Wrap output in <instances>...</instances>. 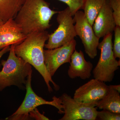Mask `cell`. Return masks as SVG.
<instances>
[{"label": "cell", "instance_id": "8992f818", "mask_svg": "<svg viewBox=\"0 0 120 120\" xmlns=\"http://www.w3.org/2000/svg\"><path fill=\"white\" fill-rule=\"evenodd\" d=\"M56 19L58 26L53 33L49 34L48 41L45 48L53 49L60 47L72 41L77 36L75 31V23L68 7L58 11Z\"/></svg>", "mask_w": 120, "mask_h": 120}, {"label": "cell", "instance_id": "4fadbf2b", "mask_svg": "<svg viewBox=\"0 0 120 120\" xmlns=\"http://www.w3.org/2000/svg\"><path fill=\"white\" fill-rule=\"evenodd\" d=\"M70 64L68 71L69 78L80 77L86 80L90 77L93 64L90 61L86 60L82 50L78 52L75 50L71 56Z\"/></svg>", "mask_w": 120, "mask_h": 120}, {"label": "cell", "instance_id": "5b68a950", "mask_svg": "<svg viewBox=\"0 0 120 120\" xmlns=\"http://www.w3.org/2000/svg\"><path fill=\"white\" fill-rule=\"evenodd\" d=\"M32 71L29 73L27 79L25 98L16 111L6 120H28L30 119L29 113L37 107L41 105H47L53 106L58 109V113H64L62 101L60 98L54 96L52 101H47L37 95L32 88L31 85Z\"/></svg>", "mask_w": 120, "mask_h": 120}, {"label": "cell", "instance_id": "8fae6325", "mask_svg": "<svg viewBox=\"0 0 120 120\" xmlns=\"http://www.w3.org/2000/svg\"><path fill=\"white\" fill-rule=\"evenodd\" d=\"M93 26L95 35L99 39L114 31L116 23L109 0H105Z\"/></svg>", "mask_w": 120, "mask_h": 120}, {"label": "cell", "instance_id": "30bf717a", "mask_svg": "<svg viewBox=\"0 0 120 120\" xmlns=\"http://www.w3.org/2000/svg\"><path fill=\"white\" fill-rule=\"evenodd\" d=\"M110 88L105 82L92 79L76 90L73 98L79 102L96 104L105 97Z\"/></svg>", "mask_w": 120, "mask_h": 120}, {"label": "cell", "instance_id": "d6986e66", "mask_svg": "<svg viewBox=\"0 0 120 120\" xmlns=\"http://www.w3.org/2000/svg\"><path fill=\"white\" fill-rule=\"evenodd\" d=\"M114 32V39L113 52L115 58H120V26H116Z\"/></svg>", "mask_w": 120, "mask_h": 120}, {"label": "cell", "instance_id": "3957f363", "mask_svg": "<svg viewBox=\"0 0 120 120\" xmlns=\"http://www.w3.org/2000/svg\"><path fill=\"white\" fill-rule=\"evenodd\" d=\"M15 45H11L9 55L6 60H2L3 66L0 71V91L11 86L26 88L27 79L32 66L21 57L16 55L14 51Z\"/></svg>", "mask_w": 120, "mask_h": 120}, {"label": "cell", "instance_id": "cb8c5ba5", "mask_svg": "<svg viewBox=\"0 0 120 120\" xmlns=\"http://www.w3.org/2000/svg\"><path fill=\"white\" fill-rule=\"evenodd\" d=\"M4 23V22H3V21H2L0 19V26L2 25V24H3Z\"/></svg>", "mask_w": 120, "mask_h": 120}, {"label": "cell", "instance_id": "2e32d148", "mask_svg": "<svg viewBox=\"0 0 120 120\" xmlns=\"http://www.w3.org/2000/svg\"><path fill=\"white\" fill-rule=\"evenodd\" d=\"M105 0H85L83 13L88 22L93 26L95 20Z\"/></svg>", "mask_w": 120, "mask_h": 120}, {"label": "cell", "instance_id": "6da1fadb", "mask_svg": "<svg viewBox=\"0 0 120 120\" xmlns=\"http://www.w3.org/2000/svg\"><path fill=\"white\" fill-rule=\"evenodd\" d=\"M49 34L46 31L30 34L22 42L15 45L14 51L16 56L33 66L40 73L49 91L51 92L53 90L50 85V82L53 84L56 90H59L60 86L52 80L45 65L44 47L49 38Z\"/></svg>", "mask_w": 120, "mask_h": 120}, {"label": "cell", "instance_id": "7c38bea8", "mask_svg": "<svg viewBox=\"0 0 120 120\" xmlns=\"http://www.w3.org/2000/svg\"><path fill=\"white\" fill-rule=\"evenodd\" d=\"M14 19H11L0 26V51L5 47L19 45L26 38Z\"/></svg>", "mask_w": 120, "mask_h": 120}, {"label": "cell", "instance_id": "7a4b0ae2", "mask_svg": "<svg viewBox=\"0 0 120 120\" xmlns=\"http://www.w3.org/2000/svg\"><path fill=\"white\" fill-rule=\"evenodd\" d=\"M58 12L51 9L49 3L44 0H26L14 19L27 36L49 29L50 20Z\"/></svg>", "mask_w": 120, "mask_h": 120}, {"label": "cell", "instance_id": "ffe728a7", "mask_svg": "<svg viewBox=\"0 0 120 120\" xmlns=\"http://www.w3.org/2000/svg\"><path fill=\"white\" fill-rule=\"evenodd\" d=\"M116 26H120V0H109Z\"/></svg>", "mask_w": 120, "mask_h": 120}, {"label": "cell", "instance_id": "277c9868", "mask_svg": "<svg viewBox=\"0 0 120 120\" xmlns=\"http://www.w3.org/2000/svg\"><path fill=\"white\" fill-rule=\"evenodd\" d=\"M112 37V33L106 35L99 43L98 49L101 50V56L93 71L94 79L105 82L112 81L120 65V60L114 56Z\"/></svg>", "mask_w": 120, "mask_h": 120}, {"label": "cell", "instance_id": "44dd1931", "mask_svg": "<svg viewBox=\"0 0 120 120\" xmlns=\"http://www.w3.org/2000/svg\"><path fill=\"white\" fill-rule=\"evenodd\" d=\"M30 118H33L37 120H49V119L44 115L41 114L37 108L31 111L29 113Z\"/></svg>", "mask_w": 120, "mask_h": 120}, {"label": "cell", "instance_id": "603a6c76", "mask_svg": "<svg viewBox=\"0 0 120 120\" xmlns=\"http://www.w3.org/2000/svg\"><path fill=\"white\" fill-rule=\"evenodd\" d=\"M110 88L112 89H114V90L117 91L118 92L120 93V85H110Z\"/></svg>", "mask_w": 120, "mask_h": 120}, {"label": "cell", "instance_id": "9c48e42d", "mask_svg": "<svg viewBox=\"0 0 120 120\" xmlns=\"http://www.w3.org/2000/svg\"><path fill=\"white\" fill-rule=\"evenodd\" d=\"M76 41L74 39L60 47L44 50L45 65L51 77L62 65L70 63L71 56L76 50Z\"/></svg>", "mask_w": 120, "mask_h": 120}, {"label": "cell", "instance_id": "ac0fdd59", "mask_svg": "<svg viewBox=\"0 0 120 120\" xmlns=\"http://www.w3.org/2000/svg\"><path fill=\"white\" fill-rule=\"evenodd\" d=\"M96 120H120V114L114 113L105 110L97 111Z\"/></svg>", "mask_w": 120, "mask_h": 120}, {"label": "cell", "instance_id": "9a60e30c", "mask_svg": "<svg viewBox=\"0 0 120 120\" xmlns=\"http://www.w3.org/2000/svg\"><path fill=\"white\" fill-rule=\"evenodd\" d=\"M26 0H0V19H14Z\"/></svg>", "mask_w": 120, "mask_h": 120}, {"label": "cell", "instance_id": "7402d4cb", "mask_svg": "<svg viewBox=\"0 0 120 120\" xmlns=\"http://www.w3.org/2000/svg\"><path fill=\"white\" fill-rule=\"evenodd\" d=\"M10 46H8L0 51V60L4 54L8 52H9L10 50Z\"/></svg>", "mask_w": 120, "mask_h": 120}, {"label": "cell", "instance_id": "ba28073f", "mask_svg": "<svg viewBox=\"0 0 120 120\" xmlns=\"http://www.w3.org/2000/svg\"><path fill=\"white\" fill-rule=\"evenodd\" d=\"M73 16L76 35L81 39L86 53L94 59L98 54L99 38L95 35L92 26L88 22L83 11H78Z\"/></svg>", "mask_w": 120, "mask_h": 120}, {"label": "cell", "instance_id": "e0dca14e", "mask_svg": "<svg viewBox=\"0 0 120 120\" xmlns=\"http://www.w3.org/2000/svg\"><path fill=\"white\" fill-rule=\"evenodd\" d=\"M66 4L69 8L71 15L73 16L76 12L83 9L85 0H58Z\"/></svg>", "mask_w": 120, "mask_h": 120}, {"label": "cell", "instance_id": "5bb4252c", "mask_svg": "<svg viewBox=\"0 0 120 120\" xmlns=\"http://www.w3.org/2000/svg\"><path fill=\"white\" fill-rule=\"evenodd\" d=\"M96 106L99 109L120 114V93L110 87L105 97L96 103Z\"/></svg>", "mask_w": 120, "mask_h": 120}, {"label": "cell", "instance_id": "52a82bcc", "mask_svg": "<svg viewBox=\"0 0 120 120\" xmlns=\"http://www.w3.org/2000/svg\"><path fill=\"white\" fill-rule=\"evenodd\" d=\"M60 98L64 113L60 120H96L98 111L96 103L77 101L65 93Z\"/></svg>", "mask_w": 120, "mask_h": 120}]
</instances>
